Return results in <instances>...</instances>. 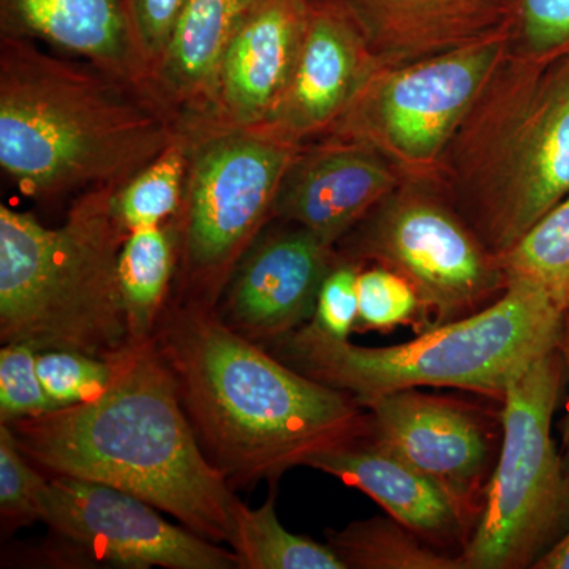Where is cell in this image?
<instances>
[{
    "label": "cell",
    "mask_w": 569,
    "mask_h": 569,
    "mask_svg": "<svg viewBox=\"0 0 569 569\" xmlns=\"http://www.w3.org/2000/svg\"><path fill=\"white\" fill-rule=\"evenodd\" d=\"M337 261L336 247L306 228L280 222L239 261L217 313L252 342H276L312 320L321 283Z\"/></svg>",
    "instance_id": "obj_13"
},
{
    "label": "cell",
    "mask_w": 569,
    "mask_h": 569,
    "mask_svg": "<svg viewBox=\"0 0 569 569\" xmlns=\"http://www.w3.org/2000/svg\"><path fill=\"white\" fill-rule=\"evenodd\" d=\"M378 67L353 17L336 0H312L291 80L258 127L293 144L318 140Z\"/></svg>",
    "instance_id": "obj_14"
},
{
    "label": "cell",
    "mask_w": 569,
    "mask_h": 569,
    "mask_svg": "<svg viewBox=\"0 0 569 569\" xmlns=\"http://www.w3.org/2000/svg\"><path fill=\"white\" fill-rule=\"evenodd\" d=\"M563 318L545 291L509 282L486 309L399 346H355L312 320L269 346L284 365L362 407L389 392L421 388L462 389L501 402L512 380L559 348Z\"/></svg>",
    "instance_id": "obj_6"
},
{
    "label": "cell",
    "mask_w": 569,
    "mask_h": 569,
    "mask_svg": "<svg viewBox=\"0 0 569 569\" xmlns=\"http://www.w3.org/2000/svg\"><path fill=\"white\" fill-rule=\"evenodd\" d=\"M32 460L21 451L10 426L0 425V512L9 529L41 520V505L48 478L41 477Z\"/></svg>",
    "instance_id": "obj_29"
},
{
    "label": "cell",
    "mask_w": 569,
    "mask_h": 569,
    "mask_svg": "<svg viewBox=\"0 0 569 569\" xmlns=\"http://www.w3.org/2000/svg\"><path fill=\"white\" fill-rule=\"evenodd\" d=\"M230 548L239 569H347L331 546L284 529L277 518L274 493L263 507L242 505Z\"/></svg>",
    "instance_id": "obj_23"
},
{
    "label": "cell",
    "mask_w": 569,
    "mask_h": 569,
    "mask_svg": "<svg viewBox=\"0 0 569 569\" xmlns=\"http://www.w3.org/2000/svg\"><path fill=\"white\" fill-rule=\"evenodd\" d=\"M312 0H257L220 67L208 126L258 127L274 111L298 62Z\"/></svg>",
    "instance_id": "obj_16"
},
{
    "label": "cell",
    "mask_w": 569,
    "mask_h": 569,
    "mask_svg": "<svg viewBox=\"0 0 569 569\" xmlns=\"http://www.w3.org/2000/svg\"><path fill=\"white\" fill-rule=\"evenodd\" d=\"M152 339L206 458L233 489L272 485L369 433V413L355 397L269 355L217 307L168 299Z\"/></svg>",
    "instance_id": "obj_1"
},
{
    "label": "cell",
    "mask_w": 569,
    "mask_h": 569,
    "mask_svg": "<svg viewBox=\"0 0 569 569\" xmlns=\"http://www.w3.org/2000/svg\"><path fill=\"white\" fill-rule=\"evenodd\" d=\"M159 511L102 482L54 475L44 489L41 520L56 537L119 567L239 569L233 550L173 526Z\"/></svg>",
    "instance_id": "obj_12"
},
{
    "label": "cell",
    "mask_w": 569,
    "mask_h": 569,
    "mask_svg": "<svg viewBox=\"0 0 569 569\" xmlns=\"http://www.w3.org/2000/svg\"><path fill=\"white\" fill-rule=\"evenodd\" d=\"M189 171V134L186 130L151 163L116 190V211L127 230L159 227L181 212Z\"/></svg>",
    "instance_id": "obj_25"
},
{
    "label": "cell",
    "mask_w": 569,
    "mask_h": 569,
    "mask_svg": "<svg viewBox=\"0 0 569 569\" xmlns=\"http://www.w3.org/2000/svg\"><path fill=\"white\" fill-rule=\"evenodd\" d=\"M535 569H569V531L556 548L538 561Z\"/></svg>",
    "instance_id": "obj_34"
},
{
    "label": "cell",
    "mask_w": 569,
    "mask_h": 569,
    "mask_svg": "<svg viewBox=\"0 0 569 569\" xmlns=\"http://www.w3.org/2000/svg\"><path fill=\"white\" fill-rule=\"evenodd\" d=\"M559 350L561 358H563L565 366V383L568 387L567 406H565V417L560 422L561 436V458H563L565 468L569 475V310L565 312L563 331H561V339Z\"/></svg>",
    "instance_id": "obj_33"
},
{
    "label": "cell",
    "mask_w": 569,
    "mask_h": 569,
    "mask_svg": "<svg viewBox=\"0 0 569 569\" xmlns=\"http://www.w3.org/2000/svg\"><path fill=\"white\" fill-rule=\"evenodd\" d=\"M365 408L369 437L443 490L473 531L500 452L501 419L421 389L389 392Z\"/></svg>",
    "instance_id": "obj_11"
},
{
    "label": "cell",
    "mask_w": 569,
    "mask_h": 569,
    "mask_svg": "<svg viewBox=\"0 0 569 569\" xmlns=\"http://www.w3.org/2000/svg\"><path fill=\"white\" fill-rule=\"evenodd\" d=\"M362 266L353 261H337L326 276L318 293L312 321L326 335L350 340L359 317L358 277Z\"/></svg>",
    "instance_id": "obj_32"
},
{
    "label": "cell",
    "mask_w": 569,
    "mask_h": 569,
    "mask_svg": "<svg viewBox=\"0 0 569 569\" xmlns=\"http://www.w3.org/2000/svg\"><path fill=\"white\" fill-rule=\"evenodd\" d=\"M509 282L545 291L563 312L569 310V194L538 220L515 246L498 254Z\"/></svg>",
    "instance_id": "obj_24"
},
{
    "label": "cell",
    "mask_w": 569,
    "mask_h": 569,
    "mask_svg": "<svg viewBox=\"0 0 569 569\" xmlns=\"http://www.w3.org/2000/svg\"><path fill=\"white\" fill-rule=\"evenodd\" d=\"M508 51L503 31L432 58L378 67L321 138L365 142L407 181L438 183L449 142Z\"/></svg>",
    "instance_id": "obj_10"
},
{
    "label": "cell",
    "mask_w": 569,
    "mask_h": 569,
    "mask_svg": "<svg viewBox=\"0 0 569 569\" xmlns=\"http://www.w3.org/2000/svg\"><path fill=\"white\" fill-rule=\"evenodd\" d=\"M39 351L28 343H3L0 350V422L41 417L59 410L48 395L39 370Z\"/></svg>",
    "instance_id": "obj_30"
},
{
    "label": "cell",
    "mask_w": 569,
    "mask_h": 569,
    "mask_svg": "<svg viewBox=\"0 0 569 569\" xmlns=\"http://www.w3.org/2000/svg\"><path fill=\"white\" fill-rule=\"evenodd\" d=\"M186 132L189 171L176 217L178 298L217 307L239 261L271 222L280 183L302 144L260 127Z\"/></svg>",
    "instance_id": "obj_8"
},
{
    "label": "cell",
    "mask_w": 569,
    "mask_h": 569,
    "mask_svg": "<svg viewBox=\"0 0 569 569\" xmlns=\"http://www.w3.org/2000/svg\"><path fill=\"white\" fill-rule=\"evenodd\" d=\"M127 355L107 359L81 351L44 350L37 356V370L56 406H81L100 399L112 387Z\"/></svg>",
    "instance_id": "obj_26"
},
{
    "label": "cell",
    "mask_w": 569,
    "mask_h": 569,
    "mask_svg": "<svg viewBox=\"0 0 569 569\" xmlns=\"http://www.w3.org/2000/svg\"><path fill=\"white\" fill-rule=\"evenodd\" d=\"M0 37L43 41L157 99L127 0H0Z\"/></svg>",
    "instance_id": "obj_17"
},
{
    "label": "cell",
    "mask_w": 569,
    "mask_h": 569,
    "mask_svg": "<svg viewBox=\"0 0 569 569\" xmlns=\"http://www.w3.org/2000/svg\"><path fill=\"white\" fill-rule=\"evenodd\" d=\"M183 133L156 97L81 59L0 37V167L52 203L122 187Z\"/></svg>",
    "instance_id": "obj_3"
},
{
    "label": "cell",
    "mask_w": 569,
    "mask_h": 569,
    "mask_svg": "<svg viewBox=\"0 0 569 569\" xmlns=\"http://www.w3.org/2000/svg\"><path fill=\"white\" fill-rule=\"evenodd\" d=\"M359 317L356 331L389 332L399 326L425 331L421 299L407 279L383 266H362L358 277Z\"/></svg>",
    "instance_id": "obj_28"
},
{
    "label": "cell",
    "mask_w": 569,
    "mask_h": 569,
    "mask_svg": "<svg viewBox=\"0 0 569 569\" xmlns=\"http://www.w3.org/2000/svg\"><path fill=\"white\" fill-rule=\"evenodd\" d=\"M402 181L365 142L318 138L316 144H302L288 167L272 220L298 224L337 247Z\"/></svg>",
    "instance_id": "obj_15"
},
{
    "label": "cell",
    "mask_w": 569,
    "mask_h": 569,
    "mask_svg": "<svg viewBox=\"0 0 569 569\" xmlns=\"http://www.w3.org/2000/svg\"><path fill=\"white\" fill-rule=\"evenodd\" d=\"M257 0H190L153 77V91L183 129L211 123L220 67Z\"/></svg>",
    "instance_id": "obj_20"
},
{
    "label": "cell",
    "mask_w": 569,
    "mask_h": 569,
    "mask_svg": "<svg viewBox=\"0 0 569 569\" xmlns=\"http://www.w3.org/2000/svg\"><path fill=\"white\" fill-rule=\"evenodd\" d=\"M118 187L78 194L59 227L0 204V340L118 359L134 347L119 254Z\"/></svg>",
    "instance_id": "obj_5"
},
{
    "label": "cell",
    "mask_w": 569,
    "mask_h": 569,
    "mask_svg": "<svg viewBox=\"0 0 569 569\" xmlns=\"http://www.w3.org/2000/svg\"><path fill=\"white\" fill-rule=\"evenodd\" d=\"M189 2L190 0H127L130 26L151 77L152 88L153 77L163 62Z\"/></svg>",
    "instance_id": "obj_31"
},
{
    "label": "cell",
    "mask_w": 569,
    "mask_h": 569,
    "mask_svg": "<svg viewBox=\"0 0 569 569\" xmlns=\"http://www.w3.org/2000/svg\"><path fill=\"white\" fill-rule=\"evenodd\" d=\"M328 545L347 569H466L460 553L436 548L388 515L329 531Z\"/></svg>",
    "instance_id": "obj_22"
},
{
    "label": "cell",
    "mask_w": 569,
    "mask_h": 569,
    "mask_svg": "<svg viewBox=\"0 0 569 569\" xmlns=\"http://www.w3.org/2000/svg\"><path fill=\"white\" fill-rule=\"evenodd\" d=\"M509 52L535 62L569 56V0H508Z\"/></svg>",
    "instance_id": "obj_27"
},
{
    "label": "cell",
    "mask_w": 569,
    "mask_h": 569,
    "mask_svg": "<svg viewBox=\"0 0 569 569\" xmlns=\"http://www.w3.org/2000/svg\"><path fill=\"white\" fill-rule=\"evenodd\" d=\"M336 250L340 261L383 266L407 279L426 329L473 316L508 288L498 254L432 182L403 179Z\"/></svg>",
    "instance_id": "obj_9"
},
{
    "label": "cell",
    "mask_w": 569,
    "mask_h": 569,
    "mask_svg": "<svg viewBox=\"0 0 569 569\" xmlns=\"http://www.w3.org/2000/svg\"><path fill=\"white\" fill-rule=\"evenodd\" d=\"M10 427L21 451L51 475L121 489L198 537L231 545L244 503L206 458L153 339L132 348L100 399Z\"/></svg>",
    "instance_id": "obj_2"
},
{
    "label": "cell",
    "mask_w": 569,
    "mask_h": 569,
    "mask_svg": "<svg viewBox=\"0 0 569 569\" xmlns=\"http://www.w3.org/2000/svg\"><path fill=\"white\" fill-rule=\"evenodd\" d=\"M178 257L176 219L159 227L129 231L119 254V282L133 346L152 339L170 299Z\"/></svg>",
    "instance_id": "obj_21"
},
{
    "label": "cell",
    "mask_w": 569,
    "mask_h": 569,
    "mask_svg": "<svg viewBox=\"0 0 569 569\" xmlns=\"http://www.w3.org/2000/svg\"><path fill=\"white\" fill-rule=\"evenodd\" d=\"M565 387L559 348L511 381L500 452L466 548V569H535L569 531V475L552 437Z\"/></svg>",
    "instance_id": "obj_7"
},
{
    "label": "cell",
    "mask_w": 569,
    "mask_h": 569,
    "mask_svg": "<svg viewBox=\"0 0 569 569\" xmlns=\"http://www.w3.org/2000/svg\"><path fill=\"white\" fill-rule=\"evenodd\" d=\"M438 187L500 254L569 194V56L535 62L508 51L471 104Z\"/></svg>",
    "instance_id": "obj_4"
},
{
    "label": "cell",
    "mask_w": 569,
    "mask_h": 569,
    "mask_svg": "<svg viewBox=\"0 0 569 569\" xmlns=\"http://www.w3.org/2000/svg\"><path fill=\"white\" fill-rule=\"evenodd\" d=\"M380 67L432 58L505 31L508 0H336Z\"/></svg>",
    "instance_id": "obj_18"
},
{
    "label": "cell",
    "mask_w": 569,
    "mask_h": 569,
    "mask_svg": "<svg viewBox=\"0 0 569 569\" xmlns=\"http://www.w3.org/2000/svg\"><path fill=\"white\" fill-rule=\"evenodd\" d=\"M310 468L361 490L400 523L441 550L466 548L471 529L443 490L367 436L321 452Z\"/></svg>",
    "instance_id": "obj_19"
}]
</instances>
